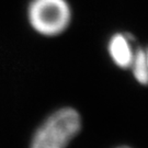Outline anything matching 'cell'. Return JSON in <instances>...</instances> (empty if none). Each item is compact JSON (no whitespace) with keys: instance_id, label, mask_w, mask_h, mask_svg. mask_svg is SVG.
<instances>
[{"instance_id":"obj_3","label":"cell","mask_w":148,"mask_h":148,"mask_svg":"<svg viewBox=\"0 0 148 148\" xmlns=\"http://www.w3.org/2000/svg\"><path fill=\"white\" fill-rule=\"evenodd\" d=\"M108 52L113 63L117 67L123 69L131 67L135 51L133 49L132 41L127 34H113L108 43Z\"/></svg>"},{"instance_id":"obj_5","label":"cell","mask_w":148,"mask_h":148,"mask_svg":"<svg viewBox=\"0 0 148 148\" xmlns=\"http://www.w3.org/2000/svg\"><path fill=\"white\" fill-rule=\"evenodd\" d=\"M145 54H146V63H147V67H148V49L145 51Z\"/></svg>"},{"instance_id":"obj_4","label":"cell","mask_w":148,"mask_h":148,"mask_svg":"<svg viewBox=\"0 0 148 148\" xmlns=\"http://www.w3.org/2000/svg\"><path fill=\"white\" fill-rule=\"evenodd\" d=\"M130 68L132 69L133 76L137 82H139L140 85L148 86V67L146 63L145 49L138 48L135 51L134 58Z\"/></svg>"},{"instance_id":"obj_6","label":"cell","mask_w":148,"mask_h":148,"mask_svg":"<svg viewBox=\"0 0 148 148\" xmlns=\"http://www.w3.org/2000/svg\"><path fill=\"white\" fill-rule=\"evenodd\" d=\"M119 148H131V147H127V146H122V147H119Z\"/></svg>"},{"instance_id":"obj_2","label":"cell","mask_w":148,"mask_h":148,"mask_svg":"<svg viewBox=\"0 0 148 148\" xmlns=\"http://www.w3.org/2000/svg\"><path fill=\"white\" fill-rule=\"evenodd\" d=\"M27 21L42 36H58L69 27L71 8L67 0H31L27 7Z\"/></svg>"},{"instance_id":"obj_1","label":"cell","mask_w":148,"mask_h":148,"mask_svg":"<svg viewBox=\"0 0 148 148\" xmlns=\"http://www.w3.org/2000/svg\"><path fill=\"white\" fill-rule=\"evenodd\" d=\"M81 130V117L73 108L55 111L37 128L31 148H66Z\"/></svg>"}]
</instances>
